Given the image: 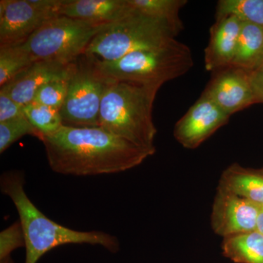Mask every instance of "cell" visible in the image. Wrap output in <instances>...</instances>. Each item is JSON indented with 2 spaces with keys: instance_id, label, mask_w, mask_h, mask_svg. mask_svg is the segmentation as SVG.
Here are the masks:
<instances>
[{
  "instance_id": "7c38bea8",
  "label": "cell",
  "mask_w": 263,
  "mask_h": 263,
  "mask_svg": "<svg viewBox=\"0 0 263 263\" xmlns=\"http://www.w3.org/2000/svg\"><path fill=\"white\" fill-rule=\"evenodd\" d=\"M242 22L235 16L216 19L205 49V67L214 72L230 67L234 59Z\"/></svg>"
},
{
  "instance_id": "9a60e30c",
  "label": "cell",
  "mask_w": 263,
  "mask_h": 263,
  "mask_svg": "<svg viewBox=\"0 0 263 263\" xmlns=\"http://www.w3.org/2000/svg\"><path fill=\"white\" fill-rule=\"evenodd\" d=\"M218 188L263 206V167L254 169L238 163L231 164L223 171Z\"/></svg>"
},
{
  "instance_id": "3957f363",
  "label": "cell",
  "mask_w": 263,
  "mask_h": 263,
  "mask_svg": "<svg viewBox=\"0 0 263 263\" xmlns=\"http://www.w3.org/2000/svg\"><path fill=\"white\" fill-rule=\"evenodd\" d=\"M160 87L115 81L104 95L99 127L143 148L156 149L152 110Z\"/></svg>"
},
{
  "instance_id": "83f0119b",
  "label": "cell",
  "mask_w": 263,
  "mask_h": 263,
  "mask_svg": "<svg viewBox=\"0 0 263 263\" xmlns=\"http://www.w3.org/2000/svg\"><path fill=\"white\" fill-rule=\"evenodd\" d=\"M0 263H16L13 260L11 257H7V258L0 259Z\"/></svg>"
},
{
  "instance_id": "44dd1931",
  "label": "cell",
  "mask_w": 263,
  "mask_h": 263,
  "mask_svg": "<svg viewBox=\"0 0 263 263\" xmlns=\"http://www.w3.org/2000/svg\"><path fill=\"white\" fill-rule=\"evenodd\" d=\"M24 113L41 138L53 134L63 126L60 109L53 107L32 102L24 105Z\"/></svg>"
},
{
  "instance_id": "7a4b0ae2",
  "label": "cell",
  "mask_w": 263,
  "mask_h": 263,
  "mask_svg": "<svg viewBox=\"0 0 263 263\" xmlns=\"http://www.w3.org/2000/svg\"><path fill=\"white\" fill-rule=\"evenodd\" d=\"M25 183L24 173L18 170L6 171L0 178L2 193L15 205L25 236L24 263H37L44 254L64 245L100 246L113 253L119 250V240L110 233L70 229L47 217L29 199Z\"/></svg>"
},
{
  "instance_id": "8fae6325",
  "label": "cell",
  "mask_w": 263,
  "mask_h": 263,
  "mask_svg": "<svg viewBox=\"0 0 263 263\" xmlns=\"http://www.w3.org/2000/svg\"><path fill=\"white\" fill-rule=\"evenodd\" d=\"M258 211L253 202L218 188L211 216L212 229L223 238L254 231Z\"/></svg>"
},
{
  "instance_id": "8992f818",
  "label": "cell",
  "mask_w": 263,
  "mask_h": 263,
  "mask_svg": "<svg viewBox=\"0 0 263 263\" xmlns=\"http://www.w3.org/2000/svg\"><path fill=\"white\" fill-rule=\"evenodd\" d=\"M67 97L60 114L64 126L99 127L104 95L115 80L105 75L98 58L83 53L70 65Z\"/></svg>"
},
{
  "instance_id": "9c48e42d",
  "label": "cell",
  "mask_w": 263,
  "mask_h": 263,
  "mask_svg": "<svg viewBox=\"0 0 263 263\" xmlns=\"http://www.w3.org/2000/svg\"><path fill=\"white\" fill-rule=\"evenodd\" d=\"M230 118L212 99L202 93L200 98L176 122L174 129L175 139L183 148L195 149L228 124Z\"/></svg>"
},
{
  "instance_id": "277c9868",
  "label": "cell",
  "mask_w": 263,
  "mask_h": 263,
  "mask_svg": "<svg viewBox=\"0 0 263 263\" xmlns=\"http://www.w3.org/2000/svg\"><path fill=\"white\" fill-rule=\"evenodd\" d=\"M98 65L114 80L161 88L191 70L194 60L191 49L174 39L158 47L133 52L116 61L98 59Z\"/></svg>"
},
{
  "instance_id": "6da1fadb",
  "label": "cell",
  "mask_w": 263,
  "mask_h": 263,
  "mask_svg": "<svg viewBox=\"0 0 263 263\" xmlns=\"http://www.w3.org/2000/svg\"><path fill=\"white\" fill-rule=\"evenodd\" d=\"M50 168L57 174L92 176L134 168L156 149L136 146L100 127L62 126L41 140Z\"/></svg>"
},
{
  "instance_id": "52a82bcc",
  "label": "cell",
  "mask_w": 263,
  "mask_h": 263,
  "mask_svg": "<svg viewBox=\"0 0 263 263\" xmlns=\"http://www.w3.org/2000/svg\"><path fill=\"white\" fill-rule=\"evenodd\" d=\"M106 24L60 15L43 24L21 45L35 62L67 65L84 53Z\"/></svg>"
},
{
  "instance_id": "ffe728a7",
  "label": "cell",
  "mask_w": 263,
  "mask_h": 263,
  "mask_svg": "<svg viewBox=\"0 0 263 263\" xmlns=\"http://www.w3.org/2000/svg\"><path fill=\"white\" fill-rule=\"evenodd\" d=\"M34 62L21 44L0 46V87L14 79Z\"/></svg>"
},
{
  "instance_id": "7402d4cb",
  "label": "cell",
  "mask_w": 263,
  "mask_h": 263,
  "mask_svg": "<svg viewBox=\"0 0 263 263\" xmlns=\"http://www.w3.org/2000/svg\"><path fill=\"white\" fill-rule=\"evenodd\" d=\"M70 65V64H69ZM67 65L60 75L43 85L36 93L33 102L61 110L65 103L70 79V66Z\"/></svg>"
},
{
  "instance_id": "d6986e66",
  "label": "cell",
  "mask_w": 263,
  "mask_h": 263,
  "mask_svg": "<svg viewBox=\"0 0 263 263\" xmlns=\"http://www.w3.org/2000/svg\"><path fill=\"white\" fill-rule=\"evenodd\" d=\"M215 18L235 16L240 22L263 28V0H220L216 5Z\"/></svg>"
},
{
  "instance_id": "603a6c76",
  "label": "cell",
  "mask_w": 263,
  "mask_h": 263,
  "mask_svg": "<svg viewBox=\"0 0 263 263\" xmlns=\"http://www.w3.org/2000/svg\"><path fill=\"white\" fill-rule=\"evenodd\" d=\"M26 136L36 137L39 140L41 138L39 132L27 117L0 123V153H4L15 142Z\"/></svg>"
},
{
  "instance_id": "4fadbf2b",
  "label": "cell",
  "mask_w": 263,
  "mask_h": 263,
  "mask_svg": "<svg viewBox=\"0 0 263 263\" xmlns=\"http://www.w3.org/2000/svg\"><path fill=\"white\" fill-rule=\"evenodd\" d=\"M134 12L128 0H64L60 15L100 24H111Z\"/></svg>"
},
{
  "instance_id": "30bf717a",
  "label": "cell",
  "mask_w": 263,
  "mask_h": 263,
  "mask_svg": "<svg viewBox=\"0 0 263 263\" xmlns=\"http://www.w3.org/2000/svg\"><path fill=\"white\" fill-rule=\"evenodd\" d=\"M252 72L230 67L214 72L204 94L229 117L258 103L253 86Z\"/></svg>"
},
{
  "instance_id": "5b68a950",
  "label": "cell",
  "mask_w": 263,
  "mask_h": 263,
  "mask_svg": "<svg viewBox=\"0 0 263 263\" xmlns=\"http://www.w3.org/2000/svg\"><path fill=\"white\" fill-rule=\"evenodd\" d=\"M179 34L169 24L134 9L125 18L106 24L84 53L102 61H116L133 52L162 46L176 39Z\"/></svg>"
},
{
  "instance_id": "2e32d148",
  "label": "cell",
  "mask_w": 263,
  "mask_h": 263,
  "mask_svg": "<svg viewBox=\"0 0 263 263\" xmlns=\"http://www.w3.org/2000/svg\"><path fill=\"white\" fill-rule=\"evenodd\" d=\"M263 60V28L242 22L236 51L231 66L248 72L258 70Z\"/></svg>"
},
{
  "instance_id": "ba28073f",
  "label": "cell",
  "mask_w": 263,
  "mask_h": 263,
  "mask_svg": "<svg viewBox=\"0 0 263 263\" xmlns=\"http://www.w3.org/2000/svg\"><path fill=\"white\" fill-rule=\"evenodd\" d=\"M64 0H1L0 46L22 44L48 21L60 16Z\"/></svg>"
},
{
  "instance_id": "e0dca14e",
  "label": "cell",
  "mask_w": 263,
  "mask_h": 263,
  "mask_svg": "<svg viewBox=\"0 0 263 263\" xmlns=\"http://www.w3.org/2000/svg\"><path fill=\"white\" fill-rule=\"evenodd\" d=\"M221 249L235 263H263V235L257 230L223 238Z\"/></svg>"
},
{
  "instance_id": "5bb4252c",
  "label": "cell",
  "mask_w": 263,
  "mask_h": 263,
  "mask_svg": "<svg viewBox=\"0 0 263 263\" xmlns=\"http://www.w3.org/2000/svg\"><path fill=\"white\" fill-rule=\"evenodd\" d=\"M67 65L47 61L34 62L27 70L1 87L0 92L8 95L21 105H27L33 102L43 85L60 75Z\"/></svg>"
},
{
  "instance_id": "4316f807",
  "label": "cell",
  "mask_w": 263,
  "mask_h": 263,
  "mask_svg": "<svg viewBox=\"0 0 263 263\" xmlns=\"http://www.w3.org/2000/svg\"><path fill=\"white\" fill-rule=\"evenodd\" d=\"M256 230L263 235V206H259L257 223H256Z\"/></svg>"
},
{
  "instance_id": "484cf974",
  "label": "cell",
  "mask_w": 263,
  "mask_h": 263,
  "mask_svg": "<svg viewBox=\"0 0 263 263\" xmlns=\"http://www.w3.org/2000/svg\"><path fill=\"white\" fill-rule=\"evenodd\" d=\"M251 78L258 103H263V72L260 71L252 72Z\"/></svg>"
},
{
  "instance_id": "f1b7e54d",
  "label": "cell",
  "mask_w": 263,
  "mask_h": 263,
  "mask_svg": "<svg viewBox=\"0 0 263 263\" xmlns=\"http://www.w3.org/2000/svg\"><path fill=\"white\" fill-rule=\"evenodd\" d=\"M257 71H260V72H263V60L262 62H261L260 65H259L258 70H257Z\"/></svg>"
},
{
  "instance_id": "ac0fdd59",
  "label": "cell",
  "mask_w": 263,
  "mask_h": 263,
  "mask_svg": "<svg viewBox=\"0 0 263 263\" xmlns=\"http://www.w3.org/2000/svg\"><path fill=\"white\" fill-rule=\"evenodd\" d=\"M138 13L163 21L180 33L183 29L180 11L187 4L186 0H128Z\"/></svg>"
},
{
  "instance_id": "cb8c5ba5",
  "label": "cell",
  "mask_w": 263,
  "mask_h": 263,
  "mask_svg": "<svg viewBox=\"0 0 263 263\" xmlns=\"http://www.w3.org/2000/svg\"><path fill=\"white\" fill-rule=\"evenodd\" d=\"M22 247H25V236L18 220L0 233V259L10 257L12 252Z\"/></svg>"
},
{
  "instance_id": "d4e9b609",
  "label": "cell",
  "mask_w": 263,
  "mask_h": 263,
  "mask_svg": "<svg viewBox=\"0 0 263 263\" xmlns=\"http://www.w3.org/2000/svg\"><path fill=\"white\" fill-rule=\"evenodd\" d=\"M22 117H26L24 105L14 101L8 95L0 92V123Z\"/></svg>"
}]
</instances>
